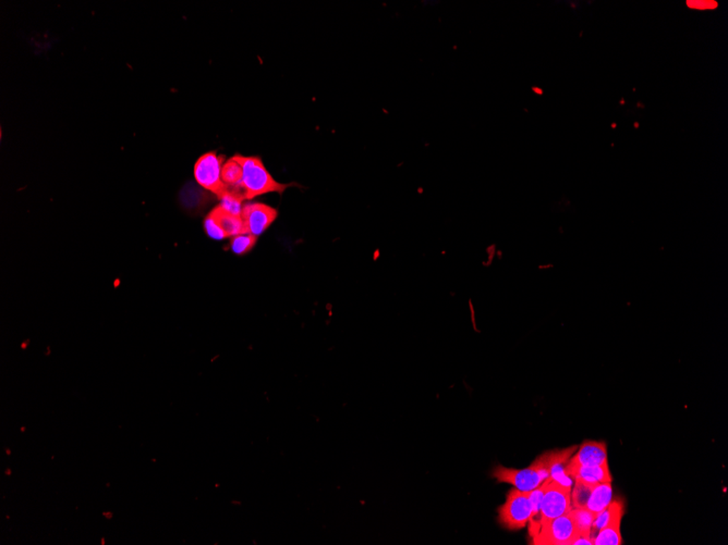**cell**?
I'll list each match as a JSON object with an SVG mask.
<instances>
[{"mask_svg":"<svg viewBox=\"0 0 728 545\" xmlns=\"http://www.w3.org/2000/svg\"><path fill=\"white\" fill-rule=\"evenodd\" d=\"M236 157L242 166V188L245 199L250 200L255 197L262 196L269 193H278L281 195L287 188L295 185V183L283 184V183L277 182L269 174L266 167L263 164L262 159L259 157H245L242 155H236Z\"/></svg>","mask_w":728,"mask_h":545,"instance_id":"obj_1","label":"cell"},{"mask_svg":"<svg viewBox=\"0 0 728 545\" xmlns=\"http://www.w3.org/2000/svg\"><path fill=\"white\" fill-rule=\"evenodd\" d=\"M493 477L498 479V481L512 484L515 488L522 492H531L550 478L548 456H546V453L539 456L528 468H524V469H514V468L498 466L493 472Z\"/></svg>","mask_w":728,"mask_h":545,"instance_id":"obj_2","label":"cell"},{"mask_svg":"<svg viewBox=\"0 0 728 545\" xmlns=\"http://www.w3.org/2000/svg\"><path fill=\"white\" fill-rule=\"evenodd\" d=\"M571 490L573 488L554 481L551 479V477L546 480L540 513L536 518L529 522L530 536L536 532L541 525L563 516L571 510Z\"/></svg>","mask_w":728,"mask_h":545,"instance_id":"obj_3","label":"cell"},{"mask_svg":"<svg viewBox=\"0 0 728 545\" xmlns=\"http://www.w3.org/2000/svg\"><path fill=\"white\" fill-rule=\"evenodd\" d=\"M532 544L568 545L574 544L580 538L570 510L563 516L544 522L531 534Z\"/></svg>","mask_w":728,"mask_h":545,"instance_id":"obj_4","label":"cell"},{"mask_svg":"<svg viewBox=\"0 0 728 545\" xmlns=\"http://www.w3.org/2000/svg\"><path fill=\"white\" fill-rule=\"evenodd\" d=\"M530 492L512 489L507 494L506 502L498 510V522L508 530L524 528L532 516Z\"/></svg>","mask_w":728,"mask_h":545,"instance_id":"obj_5","label":"cell"},{"mask_svg":"<svg viewBox=\"0 0 728 545\" xmlns=\"http://www.w3.org/2000/svg\"><path fill=\"white\" fill-rule=\"evenodd\" d=\"M223 164L224 157L209 152L196 160L193 169L194 178L201 188L216 195L217 198H221L228 191L222 180Z\"/></svg>","mask_w":728,"mask_h":545,"instance_id":"obj_6","label":"cell"},{"mask_svg":"<svg viewBox=\"0 0 728 545\" xmlns=\"http://www.w3.org/2000/svg\"><path fill=\"white\" fill-rule=\"evenodd\" d=\"M204 230L211 239L218 241L248 233L242 217L229 214L219 205L205 218Z\"/></svg>","mask_w":728,"mask_h":545,"instance_id":"obj_7","label":"cell"},{"mask_svg":"<svg viewBox=\"0 0 728 545\" xmlns=\"http://www.w3.org/2000/svg\"><path fill=\"white\" fill-rule=\"evenodd\" d=\"M241 217L247 232L259 237L274 223L278 211L262 203H250L243 206Z\"/></svg>","mask_w":728,"mask_h":545,"instance_id":"obj_8","label":"cell"},{"mask_svg":"<svg viewBox=\"0 0 728 545\" xmlns=\"http://www.w3.org/2000/svg\"><path fill=\"white\" fill-rule=\"evenodd\" d=\"M569 464L577 466H600L607 462V448L605 442L585 441L579 448L578 453L569 458Z\"/></svg>","mask_w":728,"mask_h":545,"instance_id":"obj_9","label":"cell"},{"mask_svg":"<svg viewBox=\"0 0 728 545\" xmlns=\"http://www.w3.org/2000/svg\"><path fill=\"white\" fill-rule=\"evenodd\" d=\"M566 472L574 480H580L591 486L612 481V476L609 474V462L600 466H577L567 462Z\"/></svg>","mask_w":728,"mask_h":545,"instance_id":"obj_10","label":"cell"},{"mask_svg":"<svg viewBox=\"0 0 728 545\" xmlns=\"http://www.w3.org/2000/svg\"><path fill=\"white\" fill-rule=\"evenodd\" d=\"M242 176V166L238 162L236 156L231 157L230 159H228L223 164L222 180L224 184L226 185L227 190L229 192L235 193V194L240 195L245 199V196H243Z\"/></svg>","mask_w":728,"mask_h":545,"instance_id":"obj_11","label":"cell"},{"mask_svg":"<svg viewBox=\"0 0 728 545\" xmlns=\"http://www.w3.org/2000/svg\"><path fill=\"white\" fill-rule=\"evenodd\" d=\"M623 514H625L623 501L621 500V498L613 500L604 510L599 513L595 516L594 520H593L592 528H591V538L594 539L597 532L602 530L605 527L609 526L611 522L616 520H621Z\"/></svg>","mask_w":728,"mask_h":545,"instance_id":"obj_12","label":"cell"},{"mask_svg":"<svg viewBox=\"0 0 728 545\" xmlns=\"http://www.w3.org/2000/svg\"><path fill=\"white\" fill-rule=\"evenodd\" d=\"M612 501V481L603 482V484L594 486L585 508L590 510L597 516L599 513L604 510Z\"/></svg>","mask_w":728,"mask_h":545,"instance_id":"obj_13","label":"cell"},{"mask_svg":"<svg viewBox=\"0 0 728 545\" xmlns=\"http://www.w3.org/2000/svg\"><path fill=\"white\" fill-rule=\"evenodd\" d=\"M621 520L611 522L609 526L597 532L593 539V545H621L623 538L621 534Z\"/></svg>","mask_w":728,"mask_h":545,"instance_id":"obj_14","label":"cell"},{"mask_svg":"<svg viewBox=\"0 0 728 545\" xmlns=\"http://www.w3.org/2000/svg\"><path fill=\"white\" fill-rule=\"evenodd\" d=\"M570 513L579 534H580V538L585 537V538L592 539L591 538V528H592L595 515L586 508H571Z\"/></svg>","mask_w":728,"mask_h":545,"instance_id":"obj_15","label":"cell"},{"mask_svg":"<svg viewBox=\"0 0 728 545\" xmlns=\"http://www.w3.org/2000/svg\"><path fill=\"white\" fill-rule=\"evenodd\" d=\"M574 490H571V508H585L594 486L575 480Z\"/></svg>","mask_w":728,"mask_h":545,"instance_id":"obj_16","label":"cell"},{"mask_svg":"<svg viewBox=\"0 0 728 545\" xmlns=\"http://www.w3.org/2000/svg\"><path fill=\"white\" fill-rule=\"evenodd\" d=\"M257 242V236L250 233L236 235L231 237L230 249L236 255L248 254L249 251L255 246Z\"/></svg>","mask_w":728,"mask_h":545,"instance_id":"obj_17","label":"cell"},{"mask_svg":"<svg viewBox=\"0 0 728 545\" xmlns=\"http://www.w3.org/2000/svg\"><path fill=\"white\" fill-rule=\"evenodd\" d=\"M218 199L219 206L222 207L224 210L228 211L229 214L235 215V216H241L243 209V200H245L243 197H241L240 195L235 194V193L227 191V192Z\"/></svg>","mask_w":728,"mask_h":545,"instance_id":"obj_18","label":"cell"},{"mask_svg":"<svg viewBox=\"0 0 728 545\" xmlns=\"http://www.w3.org/2000/svg\"><path fill=\"white\" fill-rule=\"evenodd\" d=\"M102 516L105 517L106 520H112L114 514L112 512H104L102 513Z\"/></svg>","mask_w":728,"mask_h":545,"instance_id":"obj_19","label":"cell"},{"mask_svg":"<svg viewBox=\"0 0 728 545\" xmlns=\"http://www.w3.org/2000/svg\"><path fill=\"white\" fill-rule=\"evenodd\" d=\"M5 452H6V454H7L8 456L11 455V450H10V448H6Z\"/></svg>","mask_w":728,"mask_h":545,"instance_id":"obj_20","label":"cell"},{"mask_svg":"<svg viewBox=\"0 0 728 545\" xmlns=\"http://www.w3.org/2000/svg\"><path fill=\"white\" fill-rule=\"evenodd\" d=\"M6 474H7V476H11V469H10V468L6 469Z\"/></svg>","mask_w":728,"mask_h":545,"instance_id":"obj_21","label":"cell"},{"mask_svg":"<svg viewBox=\"0 0 728 545\" xmlns=\"http://www.w3.org/2000/svg\"><path fill=\"white\" fill-rule=\"evenodd\" d=\"M100 542H102V543H100V544L105 545L106 544V543H105L106 542L105 538H102V540H100Z\"/></svg>","mask_w":728,"mask_h":545,"instance_id":"obj_22","label":"cell"},{"mask_svg":"<svg viewBox=\"0 0 728 545\" xmlns=\"http://www.w3.org/2000/svg\"><path fill=\"white\" fill-rule=\"evenodd\" d=\"M25 430H27V429H25V427H22L21 428V432H25Z\"/></svg>","mask_w":728,"mask_h":545,"instance_id":"obj_23","label":"cell"}]
</instances>
